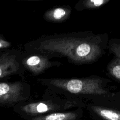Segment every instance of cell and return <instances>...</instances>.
Here are the masks:
<instances>
[{
  "label": "cell",
  "mask_w": 120,
  "mask_h": 120,
  "mask_svg": "<svg viewBox=\"0 0 120 120\" xmlns=\"http://www.w3.org/2000/svg\"><path fill=\"white\" fill-rule=\"evenodd\" d=\"M100 39L71 36H49L39 42L38 49L43 53L57 54L67 57L75 64L95 62L101 54Z\"/></svg>",
  "instance_id": "cell-1"
},
{
  "label": "cell",
  "mask_w": 120,
  "mask_h": 120,
  "mask_svg": "<svg viewBox=\"0 0 120 120\" xmlns=\"http://www.w3.org/2000/svg\"><path fill=\"white\" fill-rule=\"evenodd\" d=\"M49 84L60 89L73 94L99 95L104 93L101 82L98 78L52 79L48 80Z\"/></svg>",
  "instance_id": "cell-2"
},
{
  "label": "cell",
  "mask_w": 120,
  "mask_h": 120,
  "mask_svg": "<svg viewBox=\"0 0 120 120\" xmlns=\"http://www.w3.org/2000/svg\"><path fill=\"white\" fill-rule=\"evenodd\" d=\"M23 87L19 82L0 83V105H8L23 99Z\"/></svg>",
  "instance_id": "cell-3"
},
{
  "label": "cell",
  "mask_w": 120,
  "mask_h": 120,
  "mask_svg": "<svg viewBox=\"0 0 120 120\" xmlns=\"http://www.w3.org/2000/svg\"><path fill=\"white\" fill-rule=\"evenodd\" d=\"M27 70L35 75H38L52 66V63L44 55H35L26 57L23 61Z\"/></svg>",
  "instance_id": "cell-4"
},
{
  "label": "cell",
  "mask_w": 120,
  "mask_h": 120,
  "mask_svg": "<svg viewBox=\"0 0 120 120\" xmlns=\"http://www.w3.org/2000/svg\"><path fill=\"white\" fill-rule=\"evenodd\" d=\"M21 109L22 112L25 114L35 117L42 114L57 111L60 109V108L53 102L50 101H45L28 104L22 107Z\"/></svg>",
  "instance_id": "cell-5"
},
{
  "label": "cell",
  "mask_w": 120,
  "mask_h": 120,
  "mask_svg": "<svg viewBox=\"0 0 120 120\" xmlns=\"http://www.w3.org/2000/svg\"><path fill=\"white\" fill-rule=\"evenodd\" d=\"M19 67L15 55L3 53L0 56V79L16 73Z\"/></svg>",
  "instance_id": "cell-6"
},
{
  "label": "cell",
  "mask_w": 120,
  "mask_h": 120,
  "mask_svg": "<svg viewBox=\"0 0 120 120\" xmlns=\"http://www.w3.org/2000/svg\"><path fill=\"white\" fill-rule=\"evenodd\" d=\"M71 9L68 7H57L47 11L44 18L48 21L53 22H61L65 21L70 16Z\"/></svg>",
  "instance_id": "cell-7"
},
{
  "label": "cell",
  "mask_w": 120,
  "mask_h": 120,
  "mask_svg": "<svg viewBox=\"0 0 120 120\" xmlns=\"http://www.w3.org/2000/svg\"><path fill=\"white\" fill-rule=\"evenodd\" d=\"M79 114L75 111L51 113L45 116L33 117L30 120H79Z\"/></svg>",
  "instance_id": "cell-8"
},
{
  "label": "cell",
  "mask_w": 120,
  "mask_h": 120,
  "mask_svg": "<svg viewBox=\"0 0 120 120\" xmlns=\"http://www.w3.org/2000/svg\"><path fill=\"white\" fill-rule=\"evenodd\" d=\"M93 111L103 120H120V114L113 110L103 109L98 106H93Z\"/></svg>",
  "instance_id": "cell-9"
},
{
  "label": "cell",
  "mask_w": 120,
  "mask_h": 120,
  "mask_svg": "<svg viewBox=\"0 0 120 120\" xmlns=\"http://www.w3.org/2000/svg\"><path fill=\"white\" fill-rule=\"evenodd\" d=\"M107 2L105 0H87L83 1L82 6L86 9H94L101 7Z\"/></svg>",
  "instance_id": "cell-10"
},
{
  "label": "cell",
  "mask_w": 120,
  "mask_h": 120,
  "mask_svg": "<svg viewBox=\"0 0 120 120\" xmlns=\"http://www.w3.org/2000/svg\"><path fill=\"white\" fill-rule=\"evenodd\" d=\"M111 73L118 79H120V65H115L111 69Z\"/></svg>",
  "instance_id": "cell-11"
},
{
  "label": "cell",
  "mask_w": 120,
  "mask_h": 120,
  "mask_svg": "<svg viewBox=\"0 0 120 120\" xmlns=\"http://www.w3.org/2000/svg\"><path fill=\"white\" fill-rule=\"evenodd\" d=\"M11 43L8 41H5L3 38H0V49H5L11 46Z\"/></svg>",
  "instance_id": "cell-12"
}]
</instances>
